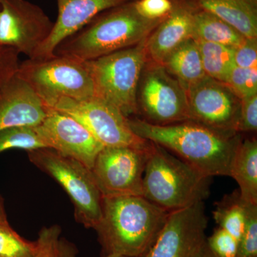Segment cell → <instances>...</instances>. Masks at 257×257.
<instances>
[{
    "mask_svg": "<svg viewBox=\"0 0 257 257\" xmlns=\"http://www.w3.org/2000/svg\"><path fill=\"white\" fill-rule=\"evenodd\" d=\"M135 135L163 147L209 177H230L241 133L211 130L192 121L168 125L150 124L139 118H128Z\"/></svg>",
    "mask_w": 257,
    "mask_h": 257,
    "instance_id": "1",
    "label": "cell"
},
{
    "mask_svg": "<svg viewBox=\"0 0 257 257\" xmlns=\"http://www.w3.org/2000/svg\"><path fill=\"white\" fill-rule=\"evenodd\" d=\"M170 212L143 196L102 197V215L95 231L104 255L145 257Z\"/></svg>",
    "mask_w": 257,
    "mask_h": 257,
    "instance_id": "2",
    "label": "cell"
},
{
    "mask_svg": "<svg viewBox=\"0 0 257 257\" xmlns=\"http://www.w3.org/2000/svg\"><path fill=\"white\" fill-rule=\"evenodd\" d=\"M135 1L103 12L63 40L55 56L95 60L146 40L164 19L149 20L139 14Z\"/></svg>",
    "mask_w": 257,
    "mask_h": 257,
    "instance_id": "3",
    "label": "cell"
},
{
    "mask_svg": "<svg viewBox=\"0 0 257 257\" xmlns=\"http://www.w3.org/2000/svg\"><path fill=\"white\" fill-rule=\"evenodd\" d=\"M211 181V177L150 142L143 183V196L150 202L169 212L190 207L209 197Z\"/></svg>",
    "mask_w": 257,
    "mask_h": 257,
    "instance_id": "4",
    "label": "cell"
},
{
    "mask_svg": "<svg viewBox=\"0 0 257 257\" xmlns=\"http://www.w3.org/2000/svg\"><path fill=\"white\" fill-rule=\"evenodd\" d=\"M146 41L86 61L95 96L116 106L127 118L138 114V90L147 59Z\"/></svg>",
    "mask_w": 257,
    "mask_h": 257,
    "instance_id": "5",
    "label": "cell"
},
{
    "mask_svg": "<svg viewBox=\"0 0 257 257\" xmlns=\"http://www.w3.org/2000/svg\"><path fill=\"white\" fill-rule=\"evenodd\" d=\"M17 75L36 93L46 106L62 97L87 100L95 96L87 62L68 56L49 60L28 59L20 63Z\"/></svg>",
    "mask_w": 257,
    "mask_h": 257,
    "instance_id": "6",
    "label": "cell"
},
{
    "mask_svg": "<svg viewBox=\"0 0 257 257\" xmlns=\"http://www.w3.org/2000/svg\"><path fill=\"white\" fill-rule=\"evenodd\" d=\"M28 155L34 165L57 181L68 194L77 222L95 229L102 215V195L92 171L52 149H39L28 152Z\"/></svg>",
    "mask_w": 257,
    "mask_h": 257,
    "instance_id": "7",
    "label": "cell"
},
{
    "mask_svg": "<svg viewBox=\"0 0 257 257\" xmlns=\"http://www.w3.org/2000/svg\"><path fill=\"white\" fill-rule=\"evenodd\" d=\"M138 114L150 124L189 121L187 93L180 82L160 64H145L138 90Z\"/></svg>",
    "mask_w": 257,
    "mask_h": 257,
    "instance_id": "8",
    "label": "cell"
},
{
    "mask_svg": "<svg viewBox=\"0 0 257 257\" xmlns=\"http://www.w3.org/2000/svg\"><path fill=\"white\" fill-rule=\"evenodd\" d=\"M48 107L73 117L104 147L145 148L150 143L134 133L119 109L96 96L87 100L62 97Z\"/></svg>",
    "mask_w": 257,
    "mask_h": 257,
    "instance_id": "9",
    "label": "cell"
},
{
    "mask_svg": "<svg viewBox=\"0 0 257 257\" xmlns=\"http://www.w3.org/2000/svg\"><path fill=\"white\" fill-rule=\"evenodd\" d=\"M150 145V142L145 148L104 147L101 150L91 171L102 197L143 196Z\"/></svg>",
    "mask_w": 257,
    "mask_h": 257,
    "instance_id": "10",
    "label": "cell"
},
{
    "mask_svg": "<svg viewBox=\"0 0 257 257\" xmlns=\"http://www.w3.org/2000/svg\"><path fill=\"white\" fill-rule=\"evenodd\" d=\"M186 93L189 121L221 133H239L241 99L227 84L205 75Z\"/></svg>",
    "mask_w": 257,
    "mask_h": 257,
    "instance_id": "11",
    "label": "cell"
},
{
    "mask_svg": "<svg viewBox=\"0 0 257 257\" xmlns=\"http://www.w3.org/2000/svg\"><path fill=\"white\" fill-rule=\"evenodd\" d=\"M54 23L28 0H0V46L15 49L29 59L50 36Z\"/></svg>",
    "mask_w": 257,
    "mask_h": 257,
    "instance_id": "12",
    "label": "cell"
},
{
    "mask_svg": "<svg viewBox=\"0 0 257 257\" xmlns=\"http://www.w3.org/2000/svg\"><path fill=\"white\" fill-rule=\"evenodd\" d=\"M207 226L204 202L172 211L145 257H192L207 238Z\"/></svg>",
    "mask_w": 257,
    "mask_h": 257,
    "instance_id": "13",
    "label": "cell"
},
{
    "mask_svg": "<svg viewBox=\"0 0 257 257\" xmlns=\"http://www.w3.org/2000/svg\"><path fill=\"white\" fill-rule=\"evenodd\" d=\"M35 128L47 148L78 161L89 170L104 147L73 117L49 107L46 117Z\"/></svg>",
    "mask_w": 257,
    "mask_h": 257,
    "instance_id": "14",
    "label": "cell"
},
{
    "mask_svg": "<svg viewBox=\"0 0 257 257\" xmlns=\"http://www.w3.org/2000/svg\"><path fill=\"white\" fill-rule=\"evenodd\" d=\"M135 0H57L58 15L50 36L39 47L32 60L55 57V49L67 37L79 31L98 15Z\"/></svg>",
    "mask_w": 257,
    "mask_h": 257,
    "instance_id": "15",
    "label": "cell"
},
{
    "mask_svg": "<svg viewBox=\"0 0 257 257\" xmlns=\"http://www.w3.org/2000/svg\"><path fill=\"white\" fill-rule=\"evenodd\" d=\"M47 114L48 107L16 72L0 86V131L37 126Z\"/></svg>",
    "mask_w": 257,
    "mask_h": 257,
    "instance_id": "16",
    "label": "cell"
},
{
    "mask_svg": "<svg viewBox=\"0 0 257 257\" xmlns=\"http://www.w3.org/2000/svg\"><path fill=\"white\" fill-rule=\"evenodd\" d=\"M168 16L152 32L146 41L147 58L162 64L182 44L193 38L194 14L197 8L190 0H172Z\"/></svg>",
    "mask_w": 257,
    "mask_h": 257,
    "instance_id": "17",
    "label": "cell"
},
{
    "mask_svg": "<svg viewBox=\"0 0 257 257\" xmlns=\"http://www.w3.org/2000/svg\"><path fill=\"white\" fill-rule=\"evenodd\" d=\"M198 9L216 15L246 38H257V11L242 0H190Z\"/></svg>",
    "mask_w": 257,
    "mask_h": 257,
    "instance_id": "18",
    "label": "cell"
},
{
    "mask_svg": "<svg viewBox=\"0 0 257 257\" xmlns=\"http://www.w3.org/2000/svg\"><path fill=\"white\" fill-rule=\"evenodd\" d=\"M230 177L239 184L241 197L245 202L257 204V141L242 140L231 167Z\"/></svg>",
    "mask_w": 257,
    "mask_h": 257,
    "instance_id": "19",
    "label": "cell"
},
{
    "mask_svg": "<svg viewBox=\"0 0 257 257\" xmlns=\"http://www.w3.org/2000/svg\"><path fill=\"white\" fill-rule=\"evenodd\" d=\"M184 89L206 75L197 42L189 39L174 51L162 64Z\"/></svg>",
    "mask_w": 257,
    "mask_h": 257,
    "instance_id": "20",
    "label": "cell"
},
{
    "mask_svg": "<svg viewBox=\"0 0 257 257\" xmlns=\"http://www.w3.org/2000/svg\"><path fill=\"white\" fill-rule=\"evenodd\" d=\"M193 39L236 48L246 37L216 15L197 8L194 14Z\"/></svg>",
    "mask_w": 257,
    "mask_h": 257,
    "instance_id": "21",
    "label": "cell"
},
{
    "mask_svg": "<svg viewBox=\"0 0 257 257\" xmlns=\"http://www.w3.org/2000/svg\"><path fill=\"white\" fill-rule=\"evenodd\" d=\"M247 202L241 198L239 190L225 194L215 203L213 218L219 227L229 233L239 241L242 236L246 221Z\"/></svg>",
    "mask_w": 257,
    "mask_h": 257,
    "instance_id": "22",
    "label": "cell"
},
{
    "mask_svg": "<svg viewBox=\"0 0 257 257\" xmlns=\"http://www.w3.org/2000/svg\"><path fill=\"white\" fill-rule=\"evenodd\" d=\"M194 40L199 47L206 75L226 84L230 72L235 66V48L213 42Z\"/></svg>",
    "mask_w": 257,
    "mask_h": 257,
    "instance_id": "23",
    "label": "cell"
},
{
    "mask_svg": "<svg viewBox=\"0 0 257 257\" xmlns=\"http://www.w3.org/2000/svg\"><path fill=\"white\" fill-rule=\"evenodd\" d=\"M61 234L62 229L58 225L42 228L37 239L35 257H77V248Z\"/></svg>",
    "mask_w": 257,
    "mask_h": 257,
    "instance_id": "24",
    "label": "cell"
},
{
    "mask_svg": "<svg viewBox=\"0 0 257 257\" xmlns=\"http://www.w3.org/2000/svg\"><path fill=\"white\" fill-rule=\"evenodd\" d=\"M47 148L35 126H15L0 131V153L10 150L27 152Z\"/></svg>",
    "mask_w": 257,
    "mask_h": 257,
    "instance_id": "25",
    "label": "cell"
},
{
    "mask_svg": "<svg viewBox=\"0 0 257 257\" xmlns=\"http://www.w3.org/2000/svg\"><path fill=\"white\" fill-rule=\"evenodd\" d=\"M37 251V241L24 239L8 222L0 223V257H35Z\"/></svg>",
    "mask_w": 257,
    "mask_h": 257,
    "instance_id": "26",
    "label": "cell"
},
{
    "mask_svg": "<svg viewBox=\"0 0 257 257\" xmlns=\"http://www.w3.org/2000/svg\"><path fill=\"white\" fill-rule=\"evenodd\" d=\"M226 84L240 99L257 94V69L241 68L234 66Z\"/></svg>",
    "mask_w": 257,
    "mask_h": 257,
    "instance_id": "27",
    "label": "cell"
},
{
    "mask_svg": "<svg viewBox=\"0 0 257 257\" xmlns=\"http://www.w3.org/2000/svg\"><path fill=\"white\" fill-rule=\"evenodd\" d=\"M239 243L240 257L257 256V204H247L244 229Z\"/></svg>",
    "mask_w": 257,
    "mask_h": 257,
    "instance_id": "28",
    "label": "cell"
},
{
    "mask_svg": "<svg viewBox=\"0 0 257 257\" xmlns=\"http://www.w3.org/2000/svg\"><path fill=\"white\" fill-rule=\"evenodd\" d=\"M206 241L217 257H240L239 241L219 226Z\"/></svg>",
    "mask_w": 257,
    "mask_h": 257,
    "instance_id": "29",
    "label": "cell"
},
{
    "mask_svg": "<svg viewBox=\"0 0 257 257\" xmlns=\"http://www.w3.org/2000/svg\"><path fill=\"white\" fill-rule=\"evenodd\" d=\"M139 14L149 20H160L168 16L173 8L172 0H136Z\"/></svg>",
    "mask_w": 257,
    "mask_h": 257,
    "instance_id": "30",
    "label": "cell"
},
{
    "mask_svg": "<svg viewBox=\"0 0 257 257\" xmlns=\"http://www.w3.org/2000/svg\"><path fill=\"white\" fill-rule=\"evenodd\" d=\"M257 130V94L241 98L238 132L251 133Z\"/></svg>",
    "mask_w": 257,
    "mask_h": 257,
    "instance_id": "31",
    "label": "cell"
},
{
    "mask_svg": "<svg viewBox=\"0 0 257 257\" xmlns=\"http://www.w3.org/2000/svg\"><path fill=\"white\" fill-rule=\"evenodd\" d=\"M234 63L241 68L257 69V38H246L234 49Z\"/></svg>",
    "mask_w": 257,
    "mask_h": 257,
    "instance_id": "32",
    "label": "cell"
},
{
    "mask_svg": "<svg viewBox=\"0 0 257 257\" xmlns=\"http://www.w3.org/2000/svg\"><path fill=\"white\" fill-rule=\"evenodd\" d=\"M20 54L11 47L0 46V86L18 70Z\"/></svg>",
    "mask_w": 257,
    "mask_h": 257,
    "instance_id": "33",
    "label": "cell"
},
{
    "mask_svg": "<svg viewBox=\"0 0 257 257\" xmlns=\"http://www.w3.org/2000/svg\"><path fill=\"white\" fill-rule=\"evenodd\" d=\"M207 239V238H206ZM192 257H217L214 254V253L211 251L209 246H208L207 241H204L202 243V246L199 248L197 252L194 253V256Z\"/></svg>",
    "mask_w": 257,
    "mask_h": 257,
    "instance_id": "34",
    "label": "cell"
},
{
    "mask_svg": "<svg viewBox=\"0 0 257 257\" xmlns=\"http://www.w3.org/2000/svg\"><path fill=\"white\" fill-rule=\"evenodd\" d=\"M6 222H8V220H7L6 215H5L4 209H3V204L0 200V223Z\"/></svg>",
    "mask_w": 257,
    "mask_h": 257,
    "instance_id": "35",
    "label": "cell"
},
{
    "mask_svg": "<svg viewBox=\"0 0 257 257\" xmlns=\"http://www.w3.org/2000/svg\"><path fill=\"white\" fill-rule=\"evenodd\" d=\"M242 1L257 11V0H242Z\"/></svg>",
    "mask_w": 257,
    "mask_h": 257,
    "instance_id": "36",
    "label": "cell"
},
{
    "mask_svg": "<svg viewBox=\"0 0 257 257\" xmlns=\"http://www.w3.org/2000/svg\"><path fill=\"white\" fill-rule=\"evenodd\" d=\"M102 257H127L124 256H121V255L117 254H106L104 255Z\"/></svg>",
    "mask_w": 257,
    "mask_h": 257,
    "instance_id": "37",
    "label": "cell"
},
{
    "mask_svg": "<svg viewBox=\"0 0 257 257\" xmlns=\"http://www.w3.org/2000/svg\"><path fill=\"white\" fill-rule=\"evenodd\" d=\"M253 257H257V256H253Z\"/></svg>",
    "mask_w": 257,
    "mask_h": 257,
    "instance_id": "38",
    "label": "cell"
}]
</instances>
